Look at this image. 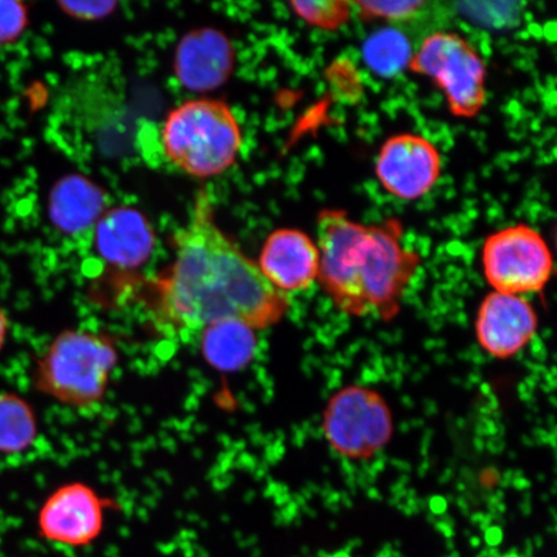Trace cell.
I'll return each mask as SVG.
<instances>
[{
	"mask_svg": "<svg viewBox=\"0 0 557 557\" xmlns=\"http://www.w3.org/2000/svg\"><path fill=\"white\" fill-rule=\"evenodd\" d=\"M172 262L146 282L154 322L174 336H195L209 325L239 322L263 331L281 322L289 296L263 277L257 262L222 232L207 190L173 236Z\"/></svg>",
	"mask_w": 557,
	"mask_h": 557,
	"instance_id": "6da1fadb",
	"label": "cell"
},
{
	"mask_svg": "<svg viewBox=\"0 0 557 557\" xmlns=\"http://www.w3.org/2000/svg\"><path fill=\"white\" fill-rule=\"evenodd\" d=\"M403 225L389 219L363 225L339 209L318 218V282L339 311L393 318L421 257L403 246Z\"/></svg>",
	"mask_w": 557,
	"mask_h": 557,
	"instance_id": "7a4b0ae2",
	"label": "cell"
},
{
	"mask_svg": "<svg viewBox=\"0 0 557 557\" xmlns=\"http://www.w3.org/2000/svg\"><path fill=\"white\" fill-rule=\"evenodd\" d=\"M160 138L166 159L187 176L200 180L232 169L243 144L234 111L213 99L178 104L166 115Z\"/></svg>",
	"mask_w": 557,
	"mask_h": 557,
	"instance_id": "3957f363",
	"label": "cell"
},
{
	"mask_svg": "<svg viewBox=\"0 0 557 557\" xmlns=\"http://www.w3.org/2000/svg\"><path fill=\"white\" fill-rule=\"evenodd\" d=\"M117 364V348L108 334L67 330L59 334L35 369L39 392L76 409L100 404Z\"/></svg>",
	"mask_w": 557,
	"mask_h": 557,
	"instance_id": "277c9868",
	"label": "cell"
},
{
	"mask_svg": "<svg viewBox=\"0 0 557 557\" xmlns=\"http://www.w3.org/2000/svg\"><path fill=\"white\" fill-rule=\"evenodd\" d=\"M408 66L435 82L443 90L453 115L470 120L484 108V61L458 34L441 32L429 35Z\"/></svg>",
	"mask_w": 557,
	"mask_h": 557,
	"instance_id": "5b68a950",
	"label": "cell"
},
{
	"mask_svg": "<svg viewBox=\"0 0 557 557\" xmlns=\"http://www.w3.org/2000/svg\"><path fill=\"white\" fill-rule=\"evenodd\" d=\"M323 431L326 442L339 456L372 458L392 442V409L374 389L347 386L334 394L326 404Z\"/></svg>",
	"mask_w": 557,
	"mask_h": 557,
	"instance_id": "8992f818",
	"label": "cell"
},
{
	"mask_svg": "<svg viewBox=\"0 0 557 557\" xmlns=\"http://www.w3.org/2000/svg\"><path fill=\"white\" fill-rule=\"evenodd\" d=\"M486 282L499 294L522 296L545 289L554 257L543 236L531 226L513 225L487 236L482 253Z\"/></svg>",
	"mask_w": 557,
	"mask_h": 557,
	"instance_id": "52a82bcc",
	"label": "cell"
},
{
	"mask_svg": "<svg viewBox=\"0 0 557 557\" xmlns=\"http://www.w3.org/2000/svg\"><path fill=\"white\" fill-rule=\"evenodd\" d=\"M108 507V500L87 484L62 485L40 507L39 535L54 545L88 547L101 537Z\"/></svg>",
	"mask_w": 557,
	"mask_h": 557,
	"instance_id": "ba28073f",
	"label": "cell"
},
{
	"mask_svg": "<svg viewBox=\"0 0 557 557\" xmlns=\"http://www.w3.org/2000/svg\"><path fill=\"white\" fill-rule=\"evenodd\" d=\"M375 174L393 197L417 200L433 190L441 178L442 158L428 138L400 134L382 145Z\"/></svg>",
	"mask_w": 557,
	"mask_h": 557,
	"instance_id": "9c48e42d",
	"label": "cell"
},
{
	"mask_svg": "<svg viewBox=\"0 0 557 557\" xmlns=\"http://www.w3.org/2000/svg\"><path fill=\"white\" fill-rule=\"evenodd\" d=\"M539 317L522 296L492 292L480 305L475 333L478 343L491 357L505 360L515 357L534 338Z\"/></svg>",
	"mask_w": 557,
	"mask_h": 557,
	"instance_id": "30bf717a",
	"label": "cell"
},
{
	"mask_svg": "<svg viewBox=\"0 0 557 557\" xmlns=\"http://www.w3.org/2000/svg\"><path fill=\"white\" fill-rule=\"evenodd\" d=\"M261 274L285 296L308 290L318 282L319 249L297 228H277L264 240L259 262Z\"/></svg>",
	"mask_w": 557,
	"mask_h": 557,
	"instance_id": "8fae6325",
	"label": "cell"
},
{
	"mask_svg": "<svg viewBox=\"0 0 557 557\" xmlns=\"http://www.w3.org/2000/svg\"><path fill=\"white\" fill-rule=\"evenodd\" d=\"M92 238L101 259L121 271L144 267L156 248V234L149 221L127 207L104 212Z\"/></svg>",
	"mask_w": 557,
	"mask_h": 557,
	"instance_id": "7c38bea8",
	"label": "cell"
},
{
	"mask_svg": "<svg viewBox=\"0 0 557 557\" xmlns=\"http://www.w3.org/2000/svg\"><path fill=\"white\" fill-rule=\"evenodd\" d=\"M107 207L103 191L85 177L69 176L55 184L50 197V214L62 233L92 238Z\"/></svg>",
	"mask_w": 557,
	"mask_h": 557,
	"instance_id": "4fadbf2b",
	"label": "cell"
},
{
	"mask_svg": "<svg viewBox=\"0 0 557 557\" xmlns=\"http://www.w3.org/2000/svg\"><path fill=\"white\" fill-rule=\"evenodd\" d=\"M232 65V48L219 33L190 34L178 48L176 72L184 85L191 89L218 87L227 78Z\"/></svg>",
	"mask_w": 557,
	"mask_h": 557,
	"instance_id": "5bb4252c",
	"label": "cell"
},
{
	"mask_svg": "<svg viewBox=\"0 0 557 557\" xmlns=\"http://www.w3.org/2000/svg\"><path fill=\"white\" fill-rule=\"evenodd\" d=\"M199 336L205 358L220 371L232 372L247 366L256 351V331L239 322L209 325Z\"/></svg>",
	"mask_w": 557,
	"mask_h": 557,
	"instance_id": "9a60e30c",
	"label": "cell"
},
{
	"mask_svg": "<svg viewBox=\"0 0 557 557\" xmlns=\"http://www.w3.org/2000/svg\"><path fill=\"white\" fill-rule=\"evenodd\" d=\"M37 435V417L30 404L15 394L0 395V453L24 451Z\"/></svg>",
	"mask_w": 557,
	"mask_h": 557,
	"instance_id": "2e32d148",
	"label": "cell"
},
{
	"mask_svg": "<svg viewBox=\"0 0 557 557\" xmlns=\"http://www.w3.org/2000/svg\"><path fill=\"white\" fill-rule=\"evenodd\" d=\"M409 41L394 29L380 30L372 35L364 45L367 65L382 76L399 74L412 59Z\"/></svg>",
	"mask_w": 557,
	"mask_h": 557,
	"instance_id": "e0dca14e",
	"label": "cell"
},
{
	"mask_svg": "<svg viewBox=\"0 0 557 557\" xmlns=\"http://www.w3.org/2000/svg\"><path fill=\"white\" fill-rule=\"evenodd\" d=\"M289 5L306 24L330 32L346 25L354 12L351 2H345V0H310V2H290Z\"/></svg>",
	"mask_w": 557,
	"mask_h": 557,
	"instance_id": "ac0fdd59",
	"label": "cell"
},
{
	"mask_svg": "<svg viewBox=\"0 0 557 557\" xmlns=\"http://www.w3.org/2000/svg\"><path fill=\"white\" fill-rule=\"evenodd\" d=\"M354 10L368 20H382L387 23L403 25L426 16L434 3L422 0H401V2H351Z\"/></svg>",
	"mask_w": 557,
	"mask_h": 557,
	"instance_id": "d6986e66",
	"label": "cell"
},
{
	"mask_svg": "<svg viewBox=\"0 0 557 557\" xmlns=\"http://www.w3.org/2000/svg\"><path fill=\"white\" fill-rule=\"evenodd\" d=\"M29 25V10L16 0H0V46L13 44Z\"/></svg>",
	"mask_w": 557,
	"mask_h": 557,
	"instance_id": "ffe728a7",
	"label": "cell"
},
{
	"mask_svg": "<svg viewBox=\"0 0 557 557\" xmlns=\"http://www.w3.org/2000/svg\"><path fill=\"white\" fill-rule=\"evenodd\" d=\"M59 5L62 12L75 20L97 21L113 15L117 3L96 0V2H60Z\"/></svg>",
	"mask_w": 557,
	"mask_h": 557,
	"instance_id": "44dd1931",
	"label": "cell"
},
{
	"mask_svg": "<svg viewBox=\"0 0 557 557\" xmlns=\"http://www.w3.org/2000/svg\"><path fill=\"white\" fill-rule=\"evenodd\" d=\"M7 332H9V320L4 315V312L0 310V350L5 343Z\"/></svg>",
	"mask_w": 557,
	"mask_h": 557,
	"instance_id": "7402d4cb",
	"label": "cell"
}]
</instances>
